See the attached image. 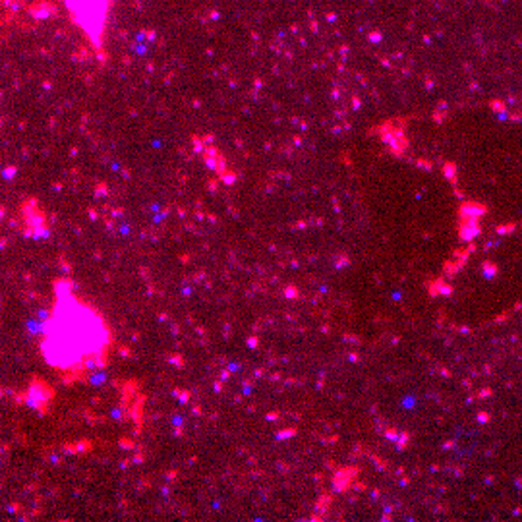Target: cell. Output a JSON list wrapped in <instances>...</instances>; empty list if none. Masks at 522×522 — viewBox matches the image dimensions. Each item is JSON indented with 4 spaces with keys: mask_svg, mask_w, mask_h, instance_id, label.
Listing matches in <instances>:
<instances>
[{
    "mask_svg": "<svg viewBox=\"0 0 522 522\" xmlns=\"http://www.w3.org/2000/svg\"><path fill=\"white\" fill-rule=\"evenodd\" d=\"M52 397H54V393H52V389L47 383H43L41 379L39 381L33 379L31 385H29V393H27L25 401H27V404L31 408H35L39 412H45V406L49 404V401H51Z\"/></svg>",
    "mask_w": 522,
    "mask_h": 522,
    "instance_id": "obj_1",
    "label": "cell"
},
{
    "mask_svg": "<svg viewBox=\"0 0 522 522\" xmlns=\"http://www.w3.org/2000/svg\"><path fill=\"white\" fill-rule=\"evenodd\" d=\"M51 234V230L45 226V224H41V226H35L33 228V238H47Z\"/></svg>",
    "mask_w": 522,
    "mask_h": 522,
    "instance_id": "obj_2",
    "label": "cell"
},
{
    "mask_svg": "<svg viewBox=\"0 0 522 522\" xmlns=\"http://www.w3.org/2000/svg\"><path fill=\"white\" fill-rule=\"evenodd\" d=\"M284 296H288V298L294 300V298H298V290H296L294 286H286V288H284Z\"/></svg>",
    "mask_w": 522,
    "mask_h": 522,
    "instance_id": "obj_3",
    "label": "cell"
},
{
    "mask_svg": "<svg viewBox=\"0 0 522 522\" xmlns=\"http://www.w3.org/2000/svg\"><path fill=\"white\" fill-rule=\"evenodd\" d=\"M294 433H296L294 429H284V431H279L277 437H279V439H286V437H290V435H294Z\"/></svg>",
    "mask_w": 522,
    "mask_h": 522,
    "instance_id": "obj_4",
    "label": "cell"
},
{
    "mask_svg": "<svg viewBox=\"0 0 522 522\" xmlns=\"http://www.w3.org/2000/svg\"><path fill=\"white\" fill-rule=\"evenodd\" d=\"M89 447H91V445H89V443H87V441H85V443H83V441H81V443H80V445H78V447H76V449H78V451H83V449H85V451H89Z\"/></svg>",
    "mask_w": 522,
    "mask_h": 522,
    "instance_id": "obj_5",
    "label": "cell"
},
{
    "mask_svg": "<svg viewBox=\"0 0 522 522\" xmlns=\"http://www.w3.org/2000/svg\"><path fill=\"white\" fill-rule=\"evenodd\" d=\"M170 362H172V364H176V365H182V358H180V356H178V358H176V356H172V358H170Z\"/></svg>",
    "mask_w": 522,
    "mask_h": 522,
    "instance_id": "obj_6",
    "label": "cell"
},
{
    "mask_svg": "<svg viewBox=\"0 0 522 522\" xmlns=\"http://www.w3.org/2000/svg\"><path fill=\"white\" fill-rule=\"evenodd\" d=\"M248 342H250V346H252V348H254V346H258V339H250Z\"/></svg>",
    "mask_w": 522,
    "mask_h": 522,
    "instance_id": "obj_7",
    "label": "cell"
},
{
    "mask_svg": "<svg viewBox=\"0 0 522 522\" xmlns=\"http://www.w3.org/2000/svg\"><path fill=\"white\" fill-rule=\"evenodd\" d=\"M228 377H230V373H228V371H224V373L221 375V379H228Z\"/></svg>",
    "mask_w": 522,
    "mask_h": 522,
    "instance_id": "obj_8",
    "label": "cell"
},
{
    "mask_svg": "<svg viewBox=\"0 0 522 522\" xmlns=\"http://www.w3.org/2000/svg\"><path fill=\"white\" fill-rule=\"evenodd\" d=\"M134 443H130V441H122V447H132Z\"/></svg>",
    "mask_w": 522,
    "mask_h": 522,
    "instance_id": "obj_9",
    "label": "cell"
}]
</instances>
